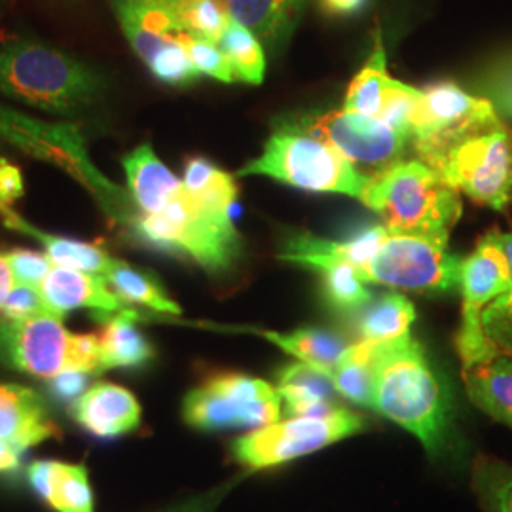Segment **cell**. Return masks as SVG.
<instances>
[{
	"mask_svg": "<svg viewBox=\"0 0 512 512\" xmlns=\"http://www.w3.org/2000/svg\"><path fill=\"white\" fill-rule=\"evenodd\" d=\"M511 281V264L501 243V232L494 228L478 239L475 251L461 264V325L456 348L463 368L494 357L482 330V313L511 287Z\"/></svg>",
	"mask_w": 512,
	"mask_h": 512,
	"instance_id": "obj_10",
	"label": "cell"
},
{
	"mask_svg": "<svg viewBox=\"0 0 512 512\" xmlns=\"http://www.w3.org/2000/svg\"><path fill=\"white\" fill-rule=\"evenodd\" d=\"M141 404L122 385L99 382L69 404V416L97 439H118L141 425Z\"/></svg>",
	"mask_w": 512,
	"mask_h": 512,
	"instance_id": "obj_16",
	"label": "cell"
},
{
	"mask_svg": "<svg viewBox=\"0 0 512 512\" xmlns=\"http://www.w3.org/2000/svg\"><path fill=\"white\" fill-rule=\"evenodd\" d=\"M361 202L384 219L391 234L440 243H448L463 211L458 190L416 158L370 177Z\"/></svg>",
	"mask_w": 512,
	"mask_h": 512,
	"instance_id": "obj_3",
	"label": "cell"
},
{
	"mask_svg": "<svg viewBox=\"0 0 512 512\" xmlns=\"http://www.w3.org/2000/svg\"><path fill=\"white\" fill-rule=\"evenodd\" d=\"M321 274V291L330 308L344 315H355L372 300V293L355 266L334 262L317 270Z\"/></svg>",
	"mask_w": 512,
	"mask_h": 512,
	"instance_id": "obj_34",
	"label": "cell"
},
{
	"mask_svg": "<svg viewBox=\"0 0 512 512\" xmlns=\"http://www.w3.org/2000/svg\"><path fill=\"white\" fill-rule=\"evenodd\" d=\"M256 334L274 342L275 346L287 351L298 361L317 368L323 374H329L338 365L353 342H348L336 332L323 329H298L289 334L270 332V330H255Z\"/></svg>",
	"mask_w": 512,
	"mask_h": 512,
	"instance_id": "obj_27",
	"label": "cell"
},
{
	"mask_svg": "<svg viewBox=\"0 0 512 512\" xmlns=\"http://www.w3.org/2000/svg\"><path fill=\"white\" fill-rule=\"evenodd\" d=\"M23 450L10 440L0 439V476L2 478H18L21 473V458Z\"/></svg>",
	"mask_w": 512,
	"mask_h": 512,
	"instance_id": "obj_47",
	"label": "cell"
},
{
	"mask_svg": "<svg viewBox=\"0 0 512 512\" xmlns=\"http://www.w3.org/2000/svg\"><path fill=\"white\" fill-rule=\"evenodd\" d=\"M501 243L509 258L512 274V232H501ZM482 330L494 355H512V281L511 287L499 294L482 313Z\"/></svg>",
	"mask_w": 512,
	"mask_h": 512,
	"instance_id": "obj_36",
	"label": "cell"
},
{
	"mask_svg": "<svg viewBox=\"0 0 512 512\" xmlns=\"http://www.w3.org/2000/svg\"><path fill=\"white\" fill-rule=\"evenodd\" d=\"M183 186L196 202L219 213H228L238 200L234 177L200 156L190 158L184 165Z\"/></svg>",
	"mask_w": 512,
	"mask_h": 512,
	"instance_id": "obj_31",
	"label": "cell"
},
{
	"mask_svg": "<svg viewBox=\"0 0 512 512\" xmlns=\"http://www.w3.org/2000/svg\"><path fill=\"white\" fill-rule=\"evenodd\" d=\"M463 258L450 253L448 243L433 239L387 234L361 277L412 293L446 294L459 289Z\"/></svg>",
	"mask_w": 512,
	"mask_h": 512,
	"instance_id": "obj_9",
	"label": "cell"
},
{
	"mask_svg": "<svg viewBox=\"0 0 512 512\" xmlns=\"http://www.w3.org/2000/svg\"><path fill=\"white\" fill-rule=\"evenodd\" d=\"M63 2H71L73 4V2H78V0H63Z\"/></svg>",
	"mask_w": 512,
	"mask_h": 512,
	"instance_id": "obj_50",
	"label": "cell"
},
{
	"mask_svg": "<svg viewBox=\"0 0 512 512\" xmlns=\"http://www.w3.org/2000/svg\"><path fill=\"white\" fill-rule=\"evenodd\" d=\"M0 215L8 228L37 239L54 266L78 270V272H86V274L105 275L114 260L103 247H99L95 243L61 238V236H54V234L38 230L37 226L29 224L10 205L0 203Z\"/></svg>",
	"mask_w": 512,
	"mask_h": 512,
	"instance_id": "obj_23",
	"label": "cell"
},
{
	"mask_svg": "<svg viewBox=\"0 0 512 512\" xmlns=\"http://www.w3.org/2000/svg\"><path fill=\"white\" fill-rule=\"evenodd\" d=\"M44 503L55 512H95L88 469L84 465L54 461Z\"/></svg>",
	"mask_w": 512,
	"mask_h": 512,
	"instance_id": "obj_32",
	"label": "cell"
},
{
	"mask_svg": "<svg viewBox=\"0 0 512 512\" xmlns=\"http://www.w3.org/2000/svg\"><path fill=\"white\" fill-rule=\"evenodd\" d=\"M471 488L484 512H512V463L478 454L471 469Z\"/></svg>",
	"mask_w": 512,
	"mask_h": 512,
	"instance_id": "obj_33",
	"label": "cell"
},
{
	"mask_svg": "<svg viewBox=\"0 0 512 512\" xmlns=\"http://www.w3.org/2000/svg\"><path fill=\"white\" fill-rule=\"evenodd\" d=\"M480 97L488 99L499 116L512 120V50L494 55L476 78Z\"/></svg>",
	"mask_w": 512,
	"mask_h": 512,
	"instance_id": "obj_38",
	"label": "cell"
},
{
	"mask_svg": "<svg viewBox=\"0 0 512 512\" xmlns=\"http://www.w3.org/2000/svg\"><path fill=\"white\" fill-rule=\"evenodd\" d=\"M372 410L418 437L437 456L450 431V393L414 338L380 344Z\"/></svg>",
	"mask_w": 512,
	"mask_h": 512,
	"instance_id": "obj_2",
	"label": "cell"
},
{
	"mask_svg": "<svg viewBox=\"0 0 512 512\" xmlns=\"http://www.w3.org/2000/svg\"><path fill=\"white\" fill-rule=\"evenodd\" d=\"M389 230L384 224H374L355 236L344 241L319 239L311 234H294L287 239L279 258L285 262H293L298 266L319 270L334 262H348L359 270V274L368 266L372 256L382 247Z\"/></svg>",
	"mask_w": 512,
	"mask_h": 512,
	"instance_id": "obj_19",
	"label": "cell"
},
{
	"mask_svg": "<svg viewBox=\"0 0 512 512\" xmlns=\"http://www.w3.org/2000/svg\"><path fill=\"white\" fill-rule=\"evenodd\" d=\"M122 165L129 194L141 213H160L183 190V181L165 167L150 145L131 150L122 158Z\"/></svg>",
	"mask_w": 512,
	"mask_h": 512,
	"instance_id": "obj_20",
	"label": "cell"
},
{
	"mask_svg": "<svg viewBox=\"0 0 512 512\" xmlns=\"http://www.w3.org/2000/svg\"><path fill=\"white\" fill-rule=\"evenodd\" d=\"M277 387L247 374H217L194 387L183 401L186 425L205 431L258 429L279 420Z\"/></svg>",
	"mask_w": 512,
	"mask_h": 512,
	"instance_id": "obj_8",
	"label": "cell"
},
{
	"mask_svg": "<svg viewBox=\"0 0 512 512\" xmlns=\"http://www.w3.org/2000/svg\"><path fill=\"white\" fill-rule=\"evenodd\" d=\"M220 50L228 57L236 80L258 86L266 73V57L260 40L238 21L230 18L219 40Z\"/></svg>",
	"mask_w": 512,
	"mask_h": 512,
	"instance_id": "obj_35",
	"label": "cell"
},
{
	"mask_svg": "<svg viewBox=\"0 0 512 512\" xmlns=\"http://www.w3.org/2000/svg\"><path fill=\"white\" fill-rule=\"evenodd\" d=\"M378 355L380 344H370L363 340L353 342L346 357L327 374L338 395L351 403L372 408Z\"/></svg>",
	"mask_w": 512,
	"mask_h": 512,
	"instance_id": "obj_30",
	"label": "cell"
},
{
	"mask_svg": "<svg viewBox=\"0 0 512 512\" xmlns=\"http://www.w3.org/2000/svg\"><path fill=\"white\" fill-rule=\"evenodd\" d=\"M224 4L230 18L275 48L293 35L306 0H224Z\"/></svg>",
	"mask_w": 512,
	"mask_h": 512,
	"instance_id": "obj_24",
	"label": "cell"
},
{
	"mask_svg": "<svg viewBox=\"0 0 512 512\" xmlns=\"http://www.w3.org/2000/svg\"><path fill=\"white\" fill-rule=\"evenodd\" d=\"M139 319H143V313L128 308L99 321L103 372L112 368H143L156 357L152 342L137 325Z\"/></svg>",
	"mask_w": 512,
	"mask_h": 512,
	"instance_id": "obj_22",
	"label": "cell"
},
{
	"mask_svg": "<svg viewBox=\"0 0 512 512\" xmlns=\"http://www.w3.org/2000/svg\"><path fill=\"white\" fill-rule=\"evenodd\" d=\"M0 135L16 143V147L25 148L44 160H52L63 167L73 165L78 177L90 184L95 192H101L105 200H124L122 192L107 179L103 181L93 169L82 147V139L71 126L40 124L37 120L21 116L19 112L0 107Z\"/></svg>",
	"mask_w": 512,
	"mask_h": 512,
	"instance_id": "obj_14",
	"label": "cell"
},
{
	"mask_svg": "<svg viewBox=\"0 0 512 512\" xmlns=\"http://www.w3.org/2000/svg\"><path fill=\"white\" fill-rule=\"evenodd\" d=\"M505 122L494 105L458 84L442 80L421 90L420 105L412 120V154L437 169L442 158L476 133L499 128Z\"/></svg>",
	"mask_w": 512,
	"mask_h": 512,
	"instance_id": "obj_6",
	"label": "cell"
},
{
	"mask_svg": "<svg viewBox=\"0 0 512 512\" xmlns=\"http://www.w3.org/2000/svg\"><path fill=\"white\" fill-rule=\"evenodd\" d=\"M128 224L139 243L188 258L207 274H226L243 255V239L230 213L203 207L184 186L160 213L135 211Z\"/></svg>",
	"mask_w": 512,
	"mask_h": 512,
	"instance_id": "obj_4",
	"label": "cell"
},
{
	"mask_svg": "<svg viewBox=\"0 0 512 512\" xmlns=\"http://www.w3.org/2000/svg\"><path fill=\"white\" fill-rule=\"evenodd\" d=\"M37 315H52L42 298L40 289L16 283L2 306L0 319L19 321V319H31Z\"/></svg>",
	"mask_w": 512,
	"mask_h": 512,
	"instance_id": "obj_42",
	"label": "cell"
},
{
	"mask_svg": "<svg viewBox=\"0 0 512 512\" xmlns=\"http://www.w3.org/2000/svg\"><path fill=\"white\" fill-rule=\"evenodd\" d=\"M0 439L29 450L50 439H61L48 401L27 385L0 382Z\"/></svg>",
	"mask_w": 512,
	"mask_h": 512,
	"instance_id": "obj_18",
	"label": "cell"
},
{
	"mask_svg": "<svg viewBox=\"0 0 512 512\" xmlns=\"http://www.w3.org/2000/svg\"><path fill=\"white\" fill-rule=\"evenodd\" d=\"M277 391L289 416H315L338 408V391L329 376L302 361L277 374Z\"/></svg>",
	"mask_w": 512,
	"mask_h": 512,
	"instance_id": "obj_25",
	"label": "cell"
},
{
	"mask_svg": "<svg viewBox=\"0 0 512 512\" xmlns=\"http://www.w3.org/2000/svg\"><path fill=\"white\" fill-rule=\"evenodd\" d=\"M12 275L16 279V283L21 285H31L38 287L42 285V281L52 272V260L44 253L31 251V249H10L4 253Z\"/></svg>",
	"mask_w": 512,
	"mask_h": 512,
	"instance_id": "obj_41",
	"label": "cell"
},
{
	"mask_svg": "<svg viewBox=\"0 0 512 512\" xmlns=\"http://www.w3.org/2000/svg\"><path fill=\"white\" fill-rule=\"evenodd\" d=\"M129 46L145 63L184 33L179 0H110Z\"/></svg>",
	"mask_w": 512,
	"mask_h": 512,
	"instance_id": "obj_17",
	"label": "cell"
},
{
	"mask_svg": "<svg viewBox=\"0 0 512 512\" xmlns=\"http://www.w3.org/2000/svg\"><path fill=\"white\" fill-rule=\"evenodd\" d=\"M285 128L311 135L348 158L355 167H368V177L406 160L412 152L408 133L382 120L349 110H332L325 114H306Z\"/></svg>",
	"mask_w": 512,
	"mask_h": 512,
	"instance_id": "obj_12",
	"label": "cell"
},
{
	"mask_svg": "<svg viewBox=\"0 0 512 512\" xmlns=\"http://www.w3.org/2000/svg\"><path fill=\"white\" fill-rule=\"evenodd\" d=\"M177 40L181 42L186 54L192 59L198 73L217 78L224 84L236 82L234 69H232L228 57L220 50L219 44L203 40V38L192 37L188 33H181Z\"/></svg>",
	"mask_w": 512,
	"mask_h": 512,
	"instance_id": "obj_40",
	"label": "cell"
},
{
	"mask_svg": "<svg viewBox=\"0 0 512 512\" xmlns=\"http://www.w3.org/2000/svg\"><path fill=\"white\" fill-rule=\"evenodd\" d=\"M105 74L37 38L10 40L0 48V93L27 107L76 116L101 101Z\"/></svg>",
	"mask_w": 512,
	"mask_h": 512,
	"instance_id": "obj_1",
	"label": "cell"
},
{
	"mask_svg": "<svg viewBox=\"0 0 512 512\" xmlns=\"http://www.w3.org/2000/svg\"><path fill=\"white\" fill-rule=\"evenodd\" d=\"M71 332L59 317L0 319V366L19 374L50 380L69 368Z\"/></svg>",
	"mask_w": 512,
	"mask_h": 512,
	"instance_id": "obj_13",
	"label": "cell"
},
{
	"mask_svg": "<svg viewBox=\"0 0 512 512\" xmlns=\"http://www.w3.org/2000/svg\"><path fill=\"white\" fill-rule=\"evenodd\" d=\"M363 416L348 408H334L315 416H291L258 427L232 442V458L247 471H262L310 456L330 444L365 431Z\"/></svg>",
	"mask_w": 512,
	"mask_h": 512,
	"instance_id": "obj_7",
	"label": "cell"
},
{
	"mask_svg": "<svg viewBox=\"0 0 512 512\" xmlns=\"http://www.w3.org/2000/svg\"><path fill=\"white\" fill-rule=\"evenodd\" d=\"M12 289H14V275H12L6 256L4 253H0V311H2V306Z\"/></svg>",
	"mask_w": 512,
	"mask_h": 512,
	"instance_id": "obj_49",
	"label": "cell"
},
{
	"mask_svg": "<svg viewBox=\"0 0 512 512\" xmlns=\"http://www.w3.org/2000/svg\"><path fill=\"white\" fill-rule=\"evenodd\" d=\"M152 76L169 86H188L200 78L198 69L186 54L181 42L173 40L147 61Z\"/></svg>",
	"mask_w": 512,
	"mask_h": 512,
	"instance_id": "obj_39",
	"label": "cell"
},
{
	"mask_svg": "<svg viewBox=\"0 0 512 512\" xmlns=\"http://www.w3.org/2000/svg\"><path fill=\"white\" fill-rule=\"evenodd\" d=\"M105 279L110 289L118 294L126 304L145 306L148 310L167 313V315H181V306L171 300L160 279L152 272L131 266L124 260H112Z\"/></svg>",
	"mask_w": 512,
	"mask_h": 512,
	"instance_id": "obj_29",
	"label": "cell"
},
{
	"mask_svg": "<svg viewBox=\"0 0 512 512\" xmlns=\"http://www.w3.org/2000/svg\"><path fill=\"white\" fill-rule=\"evenodd\" d=\"M67 370H82V372H88V374H93V376L103 374L99 332L73 334L71 336L69 368Z\"/></svg>",
	"mask_w": 512,
	"mask_h": 512,
	"instance_id": "obj_43",
	"label": "cell"
},
{
	"mask_svg": "<svg viewBox=\"0 0 512 512\" xmlns=\"http://www.w3.org/2000/svg\"><path fill=\"white\" fill-rule=\"evenodd\" d=\"M399 86L401 82L393 80L387 73L384 44L378 38L374 52L366 61L365 67L349 84L344 110L380 120L385 105L389 103V99L397 92Z\"/></svg>",
	"mask_w": 512,
	"mask_h": 512,
	"instance_id": "obj_28",
	"label": "cell"
},
{
	"mask_svg": "<svg viewBox=\"0 0 512 512\" xmlns=\"http://www.w3.org/2000/svg\"><path fill=\"white\" fill-rule=\"evenodd\" d=\"M184 33L219 44L230 21L224 0H179Z\"/></svg>",
	"mask_w": 512,
	"mask_h": 512,
	"instance_id": "obj_37",
	"label": "cell"
},
{
	"mask_svg": "<svg viewBox=\"0 0 512 512\" xmlns=\"http://www.w3.org/2000/svg\"><path fill=\"white\" fill-rule=\"evenodd\" d=\"M93 374L82 370H63L48 380L46 393L52 397L55 403L73 404L78 397H82L88 391V385Z\"/></svg>",
	"mask_w": 512,
	"mask_h": 512,
	"instance_id": "obj_44",
	"label": "cell"
},
{
	"mask_svg": "<svg viewBox=\"0 0 512 512\" xmlns=\"http://www.w3.org/2000/svg\"><path fill=\"white\" fill-rule=\"evenodd\" d=\"M262 175L310 192L346 194L363 200L370 177L327 143L291 128H279L264 152L238 171Z\"/></svg>",
	"mask_w": 512,
	"mask_h": 512,
	"instance_id": "obj_5",
	"label": "cell"
},
{
	"mask_svg": "<svg viewBox=\"0 0 512 512\" xmlns=\"http://www.w3.org/2000/svg\"><path fill=\"white\" fill-rule=\"evenodd\" d=\"M25 196L21 169L6 158H0V203L12 205Z\"/></svg>",
	"mask_w": 512,
	"mask_h": 512,
	"instance_id": "obj_45",
	"label": "cell"
},
{
	"mask_svg": "<svg viewBox=\"0 0 512 512\" xmlns=\"http://www.w3.org/2000/svg\"><path fill=\"white\" fill-rule=\"evenodd\" d=\"M353 321L357 340L370 344H397L410 336L416 319L414 304L401 293H384L357 311Z\"/></svg>",
	"mask_w": 512,
	"mask_h": 512,
	"instance_id": "obj_26",
	"label": "cell"
},
{
	"mask_svg": "<svg viewBox=\"0 0 512 512\" xmlns=\"http://www.w3.org/2000/svg\"><path fill=\"white\" fill-rule=\"evenodd\" d=\"M40 293L54 317L63 319L74 310H92L99 323L107 315L128 310L129 306L114 293L105 275L86 274L55 266L40 285Z\"/></svg>",
	"mask_w": 512,
	"mask_h": 512,
	"instance_id": "obj_15",
	"label": "cell"
},
{
	"mask_svg": "<svg viewBox=\"0 0 512 512\" xmlns=\"http://www.w3.org/2000/svg\"><path fill=\"white\" fill-rule=\"evenodd\" d=\"M230 488H232V484H222L219 488H213L207 494L192 497V499L184 501L183 505L167 512H215L220 501H222V497L230 492Z\"/></svg>",
	"mask_w": 512,
	"mask_h": 512,
	"instance_id": "obj_46",
	"label": "cell"
},
{
	"mask_svg": "<svg viewBox=\"0 0 512 512\" xmlns=\"http://www.w3.org/2000/svg\"><path fill=\"white\" fill-rule=\"evenodd\" d=\"M317 4L329 18H349L363 12L368 0H317Z\"/></svg>",
	"mask_w": 512,
	"mask_h": 512,
	"instance_id": "obj_48",
	"label": "cell"
},
{
	"mask_svg": "<svg viewBox=\"0 0 512 512\" xmlns=\"http://www.w3.org/2000/svg\"><path fill=\"white\" fill-rule=\"evenodd\" d=\"M435 171L473 202L507 211L512 205L511 129L503 124L461 141Z\"/></svg>",
	"mask_w": 512,
	"mask_h": 512,
	"instance_id": "obj_11",
	"label": "cell"
},
{
	"mask_svg": "<svg viewBox=\"0 0 512 512\" xmlns=\"http://www.w3.org/2000/svg\"><path fill=\"white\" fill-rule=\"evenodd\" d=\"M463 384L478 410L512 429V355L497 353L463 368Z\"/></svg>",
	"mask_w": 512,
	"mask_h": 512,
	"instance_id": "obj_21",
	"label": "cell"
}]
</instances>
